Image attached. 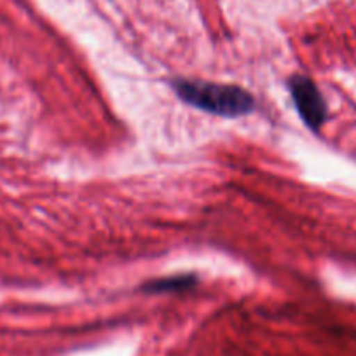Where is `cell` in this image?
Wrapping results in <instances>:
<instances>
[{
    "label": "cell",
    "instance_id": "cell-1",
    "mask_svg": "<svg viewBox=\"0 0 356 356\" xmlns=\"http://www.w3.org/2000/svg\"><path fill=\"white\" fill-rule=\"evenodd\" d=\"M178 98L186 104L222 118H241L255 111V98L239 86L175 79L171 82Z\"/></svg>",
    "mask_w": 356,
    "mask_h": 356
},
{
    "label": "cell",
    "instance_id": "cell-2",
    "mask_svg": "<svg viewBox=\"0 0 356 356\" xmlns=\"http://www.w3.org/2000/svg\"><path fill=\"white\" fill-rule=\"evenodd\" d=\"M289 89L304 124L313 131L321 129L328 119V111L327 102L321 97L316 84L306 75H292L289 81Z\"/></svg>",
    "mask_w": 356,
    "mask_h": 356
},
{
    "label": "cell",
    "instance_id": "cell-3",
    "mask_svg": "<svg viewBox=\"0 0 356 356\" xmlns=\"http://www.w3.org/2000/svg\"><path fill=\"white\" fill-rule=\"evenodd\" d=\"M200 283L196 275H178L170 278H159L147 282L142 285L143 292L149 293H166V292H187L193 290Z\"/></svg>",
    "mask_w": 356,
    "mask_h": 356
}]
</instances>
